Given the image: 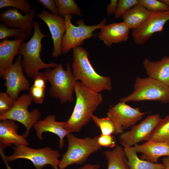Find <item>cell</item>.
Segmentation results:
<instances>
[{"label": "cell", "instance_id": "8992f818", "mask_svg": "<svg viewBox=\"0 0 169 169\" xmlns=\"http://www.w3.org/2000/svg\"><path fill=\"white\" fill-rule=\"evenodd\" d=\"M66 137L68 147L60 160L59 167L60 168L65 169L73 164H82L86 161L91 154L101 148L94 137L79 138L71 133L68 134Z\"/></svg>", "mask_w": 169, "mask_h": 169}, {"label": "cell", "instance_id": "cb8c5ba5", "mask_svg": "<svg viewBox=\"0 0 169 169\" xmlns=\"http://www.w3.org/2000/svg\"><path fill=\"white\" fill-rule=\"evenodd\" d=\"M103 153L108 162L107 169H130L124 148L116 146L112 151H105Z\"/></svg>", "mask_w": 169, "mask_h": 169}, {"label": "cell", "instance_id": "e0dca14e", "mask_svg": "<svg viewBox=\"0 0 169 169\" xmlns=\"http://www.w3.org/2000/svg\"><path fill=\"white\" fill-rule=\"evenodd\" d=\"M130 29L123 21L111 23L100 29L98 37L106 46L110 47L113 44L126 41Z\"/></svg>", "mask_w": 169, "mask_h": 169}, {"label": "cell", "instance_id": "277c9868", "mask_svg": "<svg viewBox=\"0 0 169 169\" xmlns=\"http://www.w3.org/2000/svg\"><path fill=\"white\" fill-rule=\"evenodd\" d=\"M66 69L60 63L53 69H47L43 74L51 84L49 94L52 97L59 99L62 104L72 102L73 93L77 81L72 72L69 62L66 64Z\"/></svg>", "mask_w": 169, "mask_h": 169}, {"label": "cell", "instance_id": "2e32d148", "mask_svg": "<svg viewBox=\"0 0 169 169\" xmlns=\"http://www.w3.org/2000/svg\"><path fill=\"white\" fill-rule=\"evenodd\" d=\"M18 126L13 120L5 119L0 120V146L1 154L5 148L12 144L28 145L26 139L28 136L24 132L22 135L18 134Z\"/></svg>", "mask_w": 169, "mask_h": 169}, {"label": "cell", "instance_id": "6da1fadb", "mask_svg": "<svg viewBox=\"0 0 169 169\" xmlns=\"http://www.w3.org/2000/svg\"><path fill=\"white\" fill-rule=\"evenodd\" d=\"M75 105L64 127L70 133L79 132L92 119L93 113L103 101L102 95L86 87L79 81L75 85Z\"/></svg>", "mask_w": 169, "mask_h": 169}, {"label": "cell", "instance_id": "d6986e66", "mask_svg": "<svg viewBox=\"0 0 169 169\" xmlns=\"http://www.w3.org/2000/svg\"><path fill=\"white\" fill-rule=\"evenodd\" d=\"M133 147L136 153H142L141 159L151 163H158L160 157H169V145L165 143L150 140Z\"/></svg>", "mask_w": 169, "mask_h": 169}, {"label": "cell", "instance_id": "9a60e30c", "mask_svg": "<svg viewBox=\"0 0 169 169\" xmlns=\"http://www.w3.org/2000/svg\"><path fill=\"white\" fill-rule=\"evenodd\" d=\"M47 25L50 33L53 43V57H58L62 54L61 42L66 31V26L64 17L54 15L45 10L36 14Z\"/></svg>", "mask_w": 169, "mask_h": 169}, {"label": "cell", "instance_id": "83f0119b", "mask_svg": "<svg viewBox=\"0 0 169 169\" xmlns=\"http://www.w3.org/2000/svg\"><path fill=\"white\" fill-rule=\"evenodd\" d=\"M92 119L96 125L100 130L101 134L109 135L115 133V128L114 123L107 116L105 118H99L94 115Z\"/></svg>", "mask_w": 169, "mask_h": 169}, {"label": "cell", "instance_id": "d6a6232c", "mask_svg": "<svg viewBox=\"0 0 169 169\" xmlns=\"http://www.w3.org/2000/svg\"><path fill=\"white\" fill-rule=\"evenodd\" d=\"M28 91L33 101L37 104L43 102L45 95V89L33 84Z\"/></svg>", "mask_w": 169, "mask_h": 169}, {"label": "cell", "instance_id": "d4e9b609", "mask_svg": "<svg viewBox=\"0 0 169 169\" xmlns=\"http://www.w3.org/2000/svg\"><path fill=\"white\" fill-rule=\"evenodd\" d=\"M150 140L169 145V115L160 119L145 141Z\"/></svg>", "mask_w": 169, "mask_h": 169}, {"label": "cell", "instance_id": "7402d4cb", "mask_svg": "<svg viewBox=\"0 0 169 169\" xmlns=\"http://www.w3.org/2000/svg\"><path fill=\"white\" fill-rule=\"evenodd\" d=\"M151 12L138 4L125 13L121 18L123 22L133 29L140 27L151 15Z\"/></svg>", "mask_w": 169, "mask_h": 169}, {"label": "cell", "instance_id": "7a4b0ae2", "mask_svg": "<svg viewBox=\"0 0 169 169\" xmlns=\"http://www.w3.org/2000/svg\"><path fill=\"white\" fill-rule=\"evenodd\" d=\"M73 62L71 68L77 81L79 80L86 87L97 93L112 90L111 77L98 74L91 64L88 52L81 46L73 49Z\"/></svg>", "mask_w": 169, "mask_h": 169}, {"label": "cell", "instance_id": "ab89813d", "mask_svg": "<svg viewBox=\"0 0 169 169\" xmlns=\"http://www.w3.org/2000/svg\"><path fill=\"white\" fill-rule=\"evenodd\" d=\"M162 2L165 3L169 8V0H161Z\"/></svg>", "mask_w": 169, "mask_h": 169}, {"label": "cell", "instance_id": "60d3db41", "mask_svg": "<svg viewBox=\"0 0 169 169\" xmlns=\"http://www.w3.org/2000/svg\"><path fill=\"white\" fill-rule=\"evenodd\" d=\"M53 169H64L63 168H58V167L55 168H53Z\"/></svg>", "mask_w": 169, "mask_h": 169}, {"label": "cell", "instance_id": "4dcf8cb0", "mask_svg": "<svg viewBox=\"0 0 169 169\" xmlns=\"http://www.w3.org/2000/svg\"><path fill=\"white\" fill-rule=\"evenodd\" d=\"M139 3L138 0H119L118 1L117 8L115 17L118 19L134 6Z\"/></svg>", "mask_w": 169, "mask_h": 169}, {"label": "cell", "instance_id": "5b68a950", "mask_svg": "<svg viewBox=\"0 0 169 169\" xmlns=\"http://www.w3.org/2000/svg\"><path fill=\"white\" fill-rule=\"evenodd\" d=\"M133 92L120 102L155 101L163 104L169 103V86L158 80L148 77L136 78Z\"/></svg>", "mask_w": 169, "mask_h": 169}, {"label": "cell", "instance_id": "ffe728a7", "mask_svg": "<svg viewBox=\"0 0 169 169\" xmlns=\"http://www.w3.org/2000/svg\"><path fill=\"white\" fill-rule=\"evenodd\" d=\"M143 67L149 77L160 81L169 86V57L153 61L149 59L143 62Z\"/></svg>", "mask_w": 169, "mask_h": 169}, {"label": "cell", "instance_id": "30bf717a", "mask_svg": "<svg viewBox=\"0 0 169 169\" xmlns=\"http://www.w3.org/2000/svg\"><path fill=\"white\" fill-rule=\"evenodd\" d=\"M147 113L141 112L138 107L133 108L125 102L120 101L110 108L107 116L114 125L115 134H121L124 130L135 125Z\"/></svg>", "mask_w": 169, "mask_h": 169}, {"label": "cell", "instance_id": "7c38bea8", "mask_svg": "<svg viewBox=\"0 0 169 169\" xmlns=\"http://www.w3.org/2000/svg\"><path fill=\"white\" fill-rule=\"evenodd\" d=\"M21 56L5 72L2 78L5 81L6 92L14 100L18 98L21 91L29 90L30 84L23 73Z\"/></svg>", "mask_w": 169, "mask_h": 169}, {"label": "cell", "instance_id": "f546056e", "mask_svg": "<svg viewBox=\"0 0 169 169\" xmlns=\"http://www.w3.org/2000/svg\"><path fill=\"white\" fill-rule=\"evenodd\" d=\"M138 4L151 12L169 10L168 7L161 0H138Z\"/></svg>", "mask_w": 169, "mask_h": 169}, {"label": "cell", "instance_id": "f1b7e54d", "mask_svg": "<svg viewBox=\"0 0 169 169\" xmlns=\"http://www.w3.org/2000/svg\"><path fill=\"white\" fill-rule=\"evenodd\" d=\"M8 7L19 10L22 13L27 14L30 12L32 8L27 0H0V8Z\"/></svg>", "mask_w": 169, "mask_h": 169}, {"label": "cell", "instance_id": "603a6c76", "mask_svg": "<svg viewBox=\"0 0 169 169\" xmlns=\"http://www.w3.org/2000/svg\"><path fill=\"white\" fill-rule=\"evenodd\" d=\"M127 157L126 163L130 169H165L163 163H154L140 159L133 146H123Z\"/></svg>", "mask_w": 169, "mask_h": 169}, {"label": "cell", "instance_id": "9c48e42d", "mask_svg": "<svg viewBox=\"0 0 169 169\" xmlns=\"http://www.w3.org/2000/svg\"><path fill=\"white\" fill-rule=\"evenodd\" d=\"M33 101L29 94H24L19 97L13 107L7 112L0 115V120L10 119L17 121L24 126L26 135L28 136L32 127L39 120L41 113L37 109L32 111L28 110Z\"/></svg>", "mask_w": 169, "mask_h": 169}, {"label": "cell", "instance_id": "74e56055", "mask_svg": "<svg viewBox=\"0 0 169 169\" xmlns=\"http://www.w3.org/2000/svg\"><path fill=\"white\" fill-rule=\"evenodd\" d=\"M100 166V164H86L83 166L78 169H99Z\"/></svg>", "mask_w": 169, "mask_h": 169}, {"label": "cell", "instance_id": "4fadbf2b", "mask_svg": "<svg viewBox=\"0 0 169 169\" xmlns=\"http://www.w3.org/2000/svg\"><path fill=\"white\" fill-rule=\"evenodd\" d=\"M160 114L148 115L137 125L132 126L131 130L120 134V143L128 146H132L145 141L161 119Z\"/></svg>", "mask_w": 169, "mask_h": 169}, {"label": "cell", "instance_id": "44dd1931", "mask_svg": "<svg viewBox=\"0 0 169 169\" xmlns=\"http://www.w3.org/2000/svg\"><path fill=\"white\" fill-rule=\"evenodd\" d=\"M23 40H9L6 38L0 42V76L2 77L5 72L12 65L15 56L18 54V49Z\"/></svg>", "mask_w": 169, "mask_h": 169}, {"label": "cell", "instance_id": "8d00e7d4", "mask_svg": "<svg viewBox=\"0 0 169 169\" xmlns=\"http://www.w3.org/2000/svg\"><path fill=\"white\" fill-rule=\"evenodd\" d=\"M118 2L117 0H111L110 3L107 5L106 9L108 15H115L116 11Z\"/></svg>", "mask_w": 169, "mask_h": 169}, {"label": "cell", "instance_id": "ac0fdd59", "mask_svg": "<svg viewBox=\"0 0 169 169\" xmlns=\"http://www.w3.org/2000/svg\"><path fill=\"white\" fill-rule=\"evenodd\" d=\"M54 115H49L44 120H38L33 126L36 131V136L40 140H43V133L50 132L57 135L59 138V148L61 149L64 146V139L67 135L70 133L64 127V122L56 120Z\"/></svg>", "mask_w": 169, "mask_h": 169}, {"label": "cell", "instance_id": "52a82bcc", "mask_svg": "<svg viewBox=\"0 0 169 169\" xmlns=\"http://www.w3.org/2000/svg\"><path fill=\"white\" fill-rule=\"evenodd\" d=\"M66 26V31L61 42L62 53L65 54L71 49L81 46L85 40L90 38L95 34L93 32L96 29H101L106 25V19H104L99 23L93 25H87L83 20L79 19L75 26L71 23L72 15L64 16Z\"/></svg>", "mask_w": 169, "mask_h": 169}, {"label": "cell", "instance_id": "8fae6325", "mask_svg": "<svg viewBox=\"0 0 169 169\" xmlns=\"http://www.w3.org/2000/svg\"><path fill=\"white\" fill-rule=\"evenodd\" d=\"M169 20V10L152 12L151 15L138 28L133 29L131 34L137 45L146 43L154 33L163 30Z\"/></svg>", "mask_w": 169, "mask_h": 169}, {"label": "cell", "instance_id": "5bb4252c", "mask_svg": "<svg viewBox=\"0 0 169 169\" xmlns=\"http://www.w3.org/2000/svg\"><path fill=\"white\" fill-rule=\"evenodd\" d=\"M36 9L35 7H33L30 13L23 15L18 9L8 8L1 11L0 22L9 28L22 29L28 36H30L33 28Z\"/></svg>", "mask_w": 169, "mask_h": 169}, {"label": "cell", "instance_id": "484cf974", "mask_svg": "<svg viewBox=\"0 0 169 169\" xmlns=\"http://www.w3.org/2000/svg\"><path fill=\"white\" fill-rule=\"evenodd\" d=\"M59 16L63 17L65 15L82 16L81 11L74 0H55Z\"/></svg>", "mask_w": 169, "mask_h": 169}, {"label": "cell", "instance_id": "4316f807", "mask_svg": "<svg viewBox=\"0 0 169 169\" xmlns=\"http://www.w3.org/2000/svg\"><path fill=\"white\" fill-rule=\"evenodd\" d=\"M28 37L27 33L22 29L9 28L2 23L0 24V40L13 37L15 39L24 41Z\"/></svg>", "mask_w": 169, "mask_h": 169}, {"label": "cell", "instance_id": "3957f363", "mask_svg": "<svg viewBox=\"0 0 169 169\" xmlns=\"http://www.w3.org/2000/svg\"><path fill=\"white\" fill-rule=\"evenodd\" d=\"M33 28L34 32L32 37L27 42H23L21 44L18 52V54L23 57L21 64L23 71L28 76L32 78L39 73L41 69L54 68L58 65L54 62L46 63L42 60V41L49 36L42 32L37 21H34Z\"/></svg>", "mask_w": 169, "mask_h": 169}, {"label": "cell", "instance_id": "836d02e7", "mask_svg": "<svg viewBox=\"0 0 169 169\" xmlns=\"http://www.w3.org/2000/svg\"><path fill=\"white\" fill-rule=\"evenodd\" d=\"M94 138L98 144L101 147L112 148L116 146L115 137L112 135L101 134L99 136H96Z\"/></svg>", "mask_w": 169, "mask_h": 169}, {"label": "cell", "instance_id": "ba28073f", "mask_svg": "<svg viewBox=\"0 0 169 169\" xmlns=\"http://www.w3.org/2000/svg\"><path fill=\"white\" fill-rule=\"evenodd\" d=\"M14 152L9 156H4L6 162L12 161L18 159H25L30 161L36 169H42L47 165H50L53 168L58 167L61 156L59 152L50 147L35 149L22 145L13 147Z\"/></svg>", "mask_w": 169, "mask_h": 169}, {"label": "cell", "instance_id": "f35d334b", "mask_svg": "<svg viewBox=\"0 0 169 169\" xmlns=\"http://www.w3.org/2000/svg\"><path fill=\"white\" fill-rule=\"evenodd\" d=\"M162 161L165 169H169V157H164L162 159Z\"/></svg>", "mask_w": 169, "mask_h": 169}, {"label": "cell", "instance_id": "e575fe53", "mask_svg": "<svg viewBox=\"0 0 169 169\" xmlns=\"http://www.w3.org/2000/svg\"><path fill=\"white\" fill-rule=\"evenodd\" d=\"M40 4L43 6L54 15H59L57 7L54 0H38Z\"/></svg>", "mask_w": 169, "mask_h": 169}, {"label": "cell", "instance_id": "1f68e13d", "mask_svg": "<svg viewBox=\"0 0 169 169\" xmlns=\"http://www.w3.org/2000/svg\"><path fill=\"white\" fill-rule=\"evenodd\" d=\"M6 92H0V115L11 109L15 102Z\"/></svg>", "mask_w": 169, "mask_h": 169}, {"label": "cell", "instance_id": "d590c367", "mask_svg": "<svg viewBox=\"0 0 169 169\" xmlns=\"http://www.w3.org/2000/svg\"><path fill=\"white\" fill-rule=\"evenodd\" d=\"M33 85L45 89L47 81L43 73L39 72L33 78Z\"/></svg>", "mask_w": 169, "mask_h": 169}]
</instances>
